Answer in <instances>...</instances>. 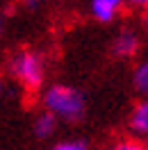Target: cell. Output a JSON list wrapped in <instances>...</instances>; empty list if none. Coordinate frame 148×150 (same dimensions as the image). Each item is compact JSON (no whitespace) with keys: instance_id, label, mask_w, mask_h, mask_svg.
Masks as SVG:
<instances>
[{"instance_id":"obj_8","label":"cell","mask_w":148,"mask_h":150,"mask_svg":"<svg viewBox=\"0 0 148 150\" xmlns=\"http://www.w3.org/2000/svg\"><path fill=\"white\" fill-rule=\"evenodd\" d=\"M107 150H148V143L139 137H130V139H121L116 143H112Z\"/></svg>"},{"instance_id":"obj_4","label":"cell","mask_w":148,"mask_h":150,"mask_svg":"<svg viewBox=\"0 0 148 150\" xmlns=\"http://www.w3.org/2000/svg\"><path fill=\"white\" fill-rule=\"evenodd\" d=\"M123 5H128V0H91L89 9L91 16L100 23H110L119 16V11L123 9Z\"/></svg>"},{"instance_id":"obj_3","label":"cell","mask_w":148,"mask_h":150,"mask_svg":"<svg viewBox=\"0 0 148 150\" xmlns=\"http://www.w3.org/2000/svg\"><path fill=\"white\" fill-rule=\"evenodd\" d=\"M139 50V34L134 30H121L112 41V52L116 57H132Z\"/></svg>"},{"instance_id":"obj_10","label":"cell","mask_w":148,"mask_h":150,"mask_svg":"<svg viewBox=\"0 0 148 150\" xmlns=\"http://www.w3.org/2000/svg\"><path fill=\"white\" fill-rule=\"evenodd\" d=\"M128 5L137 9H148V0H128Z\"/></svg>"},{"instance_id":"obj_2","label":"cell","mask_w":148,"mask_h":150,"mask_svg":"<svg viewBox=\"0 0 148 150\" xmlns=\"http://www.w3.org/2000/svg\"><path fill=\"white\" fill-rule=\"evenodd\" d=\"M11 75L28 89H39L43 82V59L32 50H21L11 57Z\"/></svg>"},{"instance_id":"obj_1","label":"cell","mask_w":148,"mask_h":150,"mask_svg":"<svg viewBox=\"0 0 148 150\" xmlns=\"http://www.w3.org/2000/svg\"><path fill=\"white\" fill-rule=\"evenodd\" d=\"M84 96L73 86L55 84L43 93V109L55 114L59 121H80L84 116Z\"/></svg>"},{"instance_id":"obj_5","label":"cell","mask_w":148,"mask_h":150,"mask_svg":"<svg viewBox=\"0 0 148 150\" xmlns=\"http://www.w3.org/2000/svg\"><path fill=\"white\" fill-rule=\"evenodd\" d=\"M130 130L139 139H148V98H141L130 114Z\"/></svg>"},{"instance_id":"obj_7","label":"cell","mask_w":148,"mask_h":150,"mask_svg":"<svg viewBox=\"0 0 148 150\" xmlns=\"http://www.w3.org/2000/svg\"><path fill=\"white\" fill-rule=\"evenodd\" d=\"M132 82H134V89H137L139 93L144 96V98H148V59H144V62L134 68Z\"/></svg>"},{"instance_id":"obj_11","label":"cell","mask_w":148,"mask_h":150,"mask_svg":"<svg viewBox=\"0 0 148 150\" xmlns=\"http://www.w3.org/2000/svg\"><path fill=\"white\" fill-rule=\"evenodd\" d=\"M41 2H43V0H25V5H28V7H39Z\"/></svg>"},{"instance_id":"obj_9","label":"cell","mask_w":148,"mask_h":150,"mask_svg":"<svg viewBox=\"0 0 148 150\" xmlns=\"http://www.w3.org/2000/svg\"><path fill=\"white\" fill-rule=\"evenodd\" d=\"M53 150H87V146H84L82 141H64V143L55 146Z\"/></svg>"},{"instance_id":"obj_6","label":"cell","mask_w":148,"mask_h":150,"mask_svg":"<svg viewBox=\"0 0 148 150\" xmlns=\"http://www.w3.org/2000/svg\"><path fill=\"white\" fill-rule=\"evenodd\" d=\"M57 118L55 114H50L48 109H43V112L37 114V118H34V123H32V127H34V134H37L39 139H48L53 132H55L57 127Z\"/></svg>"},{"instance_id":"obj_12","label":"cell","mask_w":148,"mask_h":150,"mask_svg":"<svg viewBox=\"0 0 148 150\" xmlns=\"http://www.w3.org/2000/svg\"><path fill=\"white\" fill-rule=\"evenodd\" d=\"M144 23H146V28H148V9H144Z\"/></svg>"}]
</instances>
